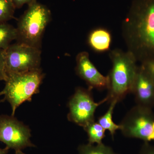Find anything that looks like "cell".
Wrapping results in <instances>:
<instances>
[{
    "instance_id": "7",
    "label": "cell",
    "mask_w": 154,
    "mask_h": 154,
    "mask_svg": "<svg viewBox=\"0 0 154 154\" xmlns=\"http://www.w3.org/2000/svg\"><path fill=\"white\" fill-rule=\"evenodd\" d=\"M91 90V88L78 87L68 103V119L83 128L95 121L94 114L97 107L108 102V98L106 96L100 102H95Z\"/></svg>"
},
{
    "instance_id": "16",
    "label": "cell",
    "mask_w": 154,
    "mask_h": 154,
    "mask_svg": "<svg viewBox=\"0 0 154 154\" xmlns=\"http://www.w3.org/2000/svg\"><path fill=\"white\" fill-rule=\"evenodd\" d=\"M16 8L12 0H0V23L14 19Z\"/></svg>"
},
{
    "instance_id": "6",
    "label": "cell",
    "mask_w": 154,
    "mask_h": 154,
    "mask_svg": "<svg viewBox=\"0 0 154 154\" xmlns=\"http://www.w3.org/2000/svg\"><path fill=\"white\" fill-rule=\"evenodd\" d=\"M8 73H23L40 69V48L17 42L5 50Z\"/></svg>"
},
{
    "instance_id": "9",
    "label": "cell",
    "mask_w": 154,
    "mask_h": 154,
    "mask_svg": "<svg viewBox=\"0 0 154 154\" xmlns=\"http://www.w3.org/2000/svg\"><path fill=\"white\" fill-rule=\"evenodd\" d=\"M76 74L84 80L91 89L99 90L108 89L109 80L108 75H102L90 59V55L86 51L78 54L76 57Z\"/></svg>"
},
{
    "instance_id": "14",
    "label": "cell",
    "mask_w": 154,
    "mask_h": 154,
    "mask_svg": "<svg viewBox=\"0 0 154 154\" xmlns=\"http://www.w3.org/2000/svg\"><path fill=\"white\" fill-rule=\"evenodd\" d=\"M84 129L88 134V143L94 145L102 143V140L105 136V130L98 122H93Z\"/></svg>"
},
{
    "instance_id": "20",
    "label": "cell",
    "mask_w": 154,
    "mask_h": 154,
    "mask_svg": "<svg viewBox=\"0 0 154 154\" xmlns=\"http://www.w3.org/2000/svg\"><path fill=\"white\" fill-rule=\"evenodd\" d=\"M16 8H20L24 5L28 4L30 5L31 3L36 2V0H12Z\"/></svg>"
},
{
    "instance_id": "12",
    "label": "cell",
    "mask_w": 154,
    "mask_h": 154,
    "mask_svg": "<svg viewBox=\"0 0 154 154\" xmlns=\"http://www.w3.org/2000/svg\"><path fill=\"white\" fill-rule=\"evenodd\" d=\"M118 102L116 100H113L110 102V106L107 112L104 115L99 117L97 121L105 130H108L109 131L113 139L116 131L120 129L119 124H116L113 120V111Z\"/></svg>"
},
{
    "instance_id": "19",
    "label": "cell",
    "mask_w": 154,
    "mask_h": 154,
    "mask_svg": "<svg viewBox=\"0 0 154 154\" xmlns=\"http://www.w3.org/2000/svg\"><path fill=\"white\" fill-rule=\"evenodd\" d=\"M139 154H154V146L149 143H144L141 148Z\"/></svg>"
},
{
    "instance_id": "1",
    "label": "cell",
    "mask_w": 154,
    "mask_h": 154,
    "mask_svg": "<svg viewBox=\"0 0 154 154\" xmlns=\"http://www.w3.org/2000/svg\"><path fill=\"white\" fill-rule=\"evenodd\" d=\"M122 34L127 50L137 62L154 59V0H133Z\"/></svg>"
},
{
    "instance_id": "15",
    "label": "cell",
    "mask_w": 154,
    "mask_h": 154,
    "mask_svg": "<svg viewBox=\"0 0 154 154\" xmlns=\"http://www.w3.org/2000/svg\"><path fill=\"white\" fill-rule=\"evenodd\" d=\"M78 154H119L116 153L110 146L102 143L96 144H82L78 148Z\"/></svg>"
},
{
    "instance_id": "4",
    "label": "cell",
    "mask_w": 154,
    "mask_h": 154,
    "mask_svg": "<svg viewBox=\"0 0 154 154\" xmlns=\"http://www.w3.org/2000/svg\"><path fill=\"white\" fill-rule=\"evenodd\" d=\"M51 19L46 6L37 2L28 5V9L17 22V42L40 48L42 38Z\"/></svg>"
},
{
    "instance_id": "2",
    "label": "cell",
    "mask_w": 154,
    "mask_h": 154,
    "mask_svg": "<svg viewBox=\"0 0 154 154\" xmlns=\"http://www.w3.org/2000/svg\"><path fill=\"white\" fill-rule=\"evenodd\" d=\"M109 57L112 68L107 75L109 80L107 102L113 100L119 102L131 93L138 68L137 61L132 53L118 48L110 50Z\"/></svg>"
},
{
    "instance_id": "3",
    "label": "cell",
    "mask_w": 154,
    "mask_h": 154,
    "mask_svg": "<svg viewBox=\"0 0 154 154\" xmlns=\"http://www.w3.org/2000/svg\"><path fill=\"white\" fill-rule=\"evenodd\" d=\"M4 89L0 92L4 96V102L8 101L14 116L17 108L26 101H31L37 94L44 74L41 69L23 73H8Z\"/></svg>"
},
{
    "instance_id": "8",
    "label": "cell",
    "mask_w": 154,
    "mask_h": 154,
    "mask_svg": "<svg viewBox=\"0 0 154 154\" xmlns=\"http://www.w3.org/2000/svg\"><path fill=\"white\" fill-rule=\"evenodd\" d=\"M29 127L19 121L14 116L0 115V141L14 150H22L36 146L30 140Z\"/></svg>"
},
{
    "instance_id": "13",
    "label": "cell",
    "mask_w": 154,
    "mask_h": 154,
    "mask_svg": "<svg viewBox=\"0 0 154 154\" xmlns=\"http://www.w3.org/2000/svg\"><path fill=\"white\" fill-rule=\"evenodd\" d=\"M17 36L16 28L7 22L0 23V49H7Z\"/></svg>"
},
{
    "instance_id": "21",
    "label": "cell",
    "mask_w": 154,
    "mask_h": 154,
    "mask_svg": "<svg viewBox=\"0 0 154 154\" xmlns=\"http://www.w3.org/2000/svg\"><path fill=\"white\" fill-rule=\"evenodd\" d=\"M10 149L6 146L5 148H0V154H8Z\"/></svg>"
},
{
    "instance_id": "23",
    "label": "cell",
    "mask_w": 154,
    "mask_h": 154,
    "mask_svg": "<svg viewBox=\"0 0 154 154\" xmlns=\"http://www.w3.org/2000/svg\"><path fill=\"white\" fill-rule=\"evenodd\" d=\"M2 96V95H1V94H0V96ZM4 102V100H3V99H0V103H1V102Z\"/></svg>"
},
{
    "instance_id": "17",
    "label": "cell",
    "mask_w": 154,
    "mask_h": 154,
    "mask_svg": "<svg viewBox=\"0 0 154 154\" xmlns=\"http://www.w3.org/2000/svg\"><path fill=\"white\" fill-rule=\"evenodd\" d=\"M7 76L5 50L0 49V81H5Z\"/></svg>"
},
{
    "instance_id": "22",
    "label": "cell",
    "mask_w": 154,
    "mask_h": 154,
    "mask_svg": "<svg viewBox=\"0 0 154 154\" xmlns=\"http://www.w3.org/2000/svg\"><path fill=\"white\" fill-rule=\"evenodd\" d=\"M15 154H26L23 152L22 150H17L15 151Z\"/></svg>"
},
{
    "instance_id": "18",
    "label": "cell",
    "mask_w": 154,
    "mask_h": 154,
    "mask_svg": "<svg viewBox=\"0 0 154 154\" xmlns=\"http://www.w3.org/2000/svg\"><path fill=\"white\" fill-rule=\"evenodd\" d=\"M140 65L148 73L154 82V59L146 61L141 63Z\"/></svg>"
},
{
    "instance_id": "5",
    "label": "cell",
    "mask_w": 154,
    "mask_h": 154,
    "mask_svg": "<svg viewBox=\"0 0 154 154\" xmlns=\"http://www.w3.org/2000/svg\"><path fill=\"white\" fill-rule=\"evenodd\" d=\"M126 137L138 139L144 143L154 141V113L152 109L136 105L129 110L119 124Z\"/></svg>"
},
{
    "instance_id": "10",
    "label": "cell",
    "mask_w": 154,
    "mask_h": 154,
    "mask_svg": "<svg viewBox=\"0 0 154 154\" xmlns=\"http://www.w3.org/2000/svg\"><path fill=\"white\" fill-rule=\"evenodd\" d=\"M131 93L136 105L151 109L154 107V82L141 65L138 68Z\"/></svg>"
},
{
    "instance_id": "11",
    "label": "cell",
    "mask_w": 154,
    "mask_h": 154,
    "mask_svg": "<svg viewBox=\"0 0 154 154\" xmlns=\"http://www.w3.org/2000/svg\"><path fill=\"white\" fill-rule=\"evenodd\" d=\"M112 36L109 30L104 28H97L91 31L88 38V44L91 49L98 53L110 51Z\"/></svg>"
}]
</instances>
